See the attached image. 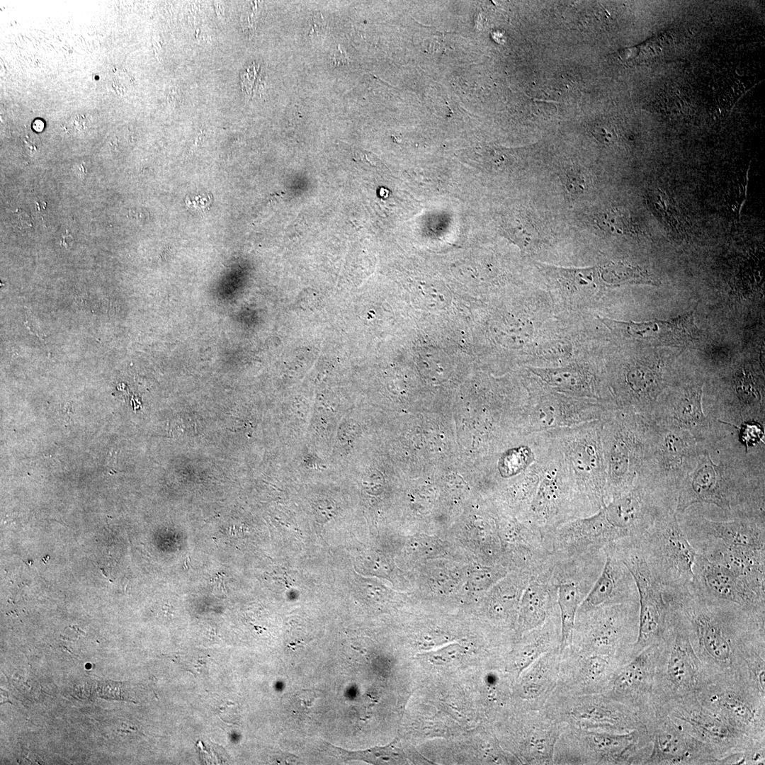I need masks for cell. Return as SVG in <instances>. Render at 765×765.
<instances>
[{
  "label": "cell",
  "instance_id": "cell-1",
  "mask_svg": "<svg viewBox=\"0 0 765 765\" xmlns=\"http://www.w3.org/2000/svg\"><path fill=\"white\" fill-rule=\"evenodd\" d=\"M664 593L683 617L706 677L738 675L745 658L765 648V614L708 599L693 585Z\"/></svg>",
  "mask_w": 765,
  "mask_h": 765
},
{
  "label": "cell",
  "instance_id": "cell-2",
  "mask_svg": "<svg viewBox=\"0 0 765 765\" xmlns=\"http://www.w3.org/2000/svg\"><path fill=\"white\" fill-rule=\"evenodd\" d=\"M696 462L680 486L676 513L682 514L697 504H713L733 518L764 516V465L750 458L727 453L714 463L710 450L699 445Z\"/></svg>",
  "mask_w": 765,
  "mask_h": 765
},
{
  "label": "cell",
  "instance_id": "cell-3",
  "mask_svg": "<svg viewBox=\"0 0 765 765\" xmlns=\"http://www.w3.org/2000/svg\"><path fill=\"white\" fill-rule=\"evenodd\" d=\"M653 432L650 418L631 411L616 409L604 419L607 503L630 489L640 475Z\"/></svg>",
  "mask_w": 765,
  "mask_h": 765
},
{
  "label": "cell",
  "instance_id": "cell-4",
  "mask_svg": "<svg viewBox=\"0 0 765 765\" xmlns=\"http://www.w3.org/2000/svg\"><path fill=\"white\" fill-rule=\"evenodd\" d=\"M651 749L645 726L619 733L566 725L555 744L554 764H645Z\"/></svg>",
  "mask_w": 765,
  "mask_h": 765
},
{
  "label": "cell",
  "instance_id": "cell-5",
  "mask_svg": "<svg viewBox=\"0 0 765 765\" xmlns=\"http://www.w3.org/2000/svg\"><path fill=\"white\" fill-rule=\"evenodd\" d=\"M638 628V601L599 606L577 613L567 647L577 653L606 655L627 663L633 659Z\"/></svg>",
  "mask_w": 765,
  "mask_h": 765
},
{
  "label": "cell",
  "instance_id": "cell-6",
  "mask_svg": "<svg viewBox=\"0 0 765 765\" xmlns=\"http://www.w3.org/2000/svg\"><path fill=\"white\" fill-rule=\"evenodd\" d=\"M669 608L668 625L659 644L655 669L656 715L662 714L669 703L696 694L706 678L683 617L670 605Z\"/></svg>",
  "mask_w": 765,
  "mask_h": 765
},
{
  "label": "cell",
  "instance_id": "cell-7",
  "mask_svg": "<svg viewBox=\"0 0 765 765\" xmlns=\"http://www.w3.org/2000/svg\"><path fill=\"white\" fill-rule=\"evenodd\" d=\"M603 421L545 431L562 455L589 516L607 503Z\"/></svg>",
  "mask_w": 765,
  "mask_h": 765
},
{
  "label": "cell",
  "instance_id": "cell-8",
  "mask_svg": "<svg viewBox=\"0 0 765 765\" xmlns=\"http://www.w3.org/2000/svg\"><path fill=\"white\" fill-rule=\"evenodd\" d=\"M635 538L664 591H681L693 585L697 552L675 510L659 517L643 535Z\"/></svg>",
  "mask_w": 765,
  "mask_h": 765
},
{
  "label": "cell",
  "instance_id": "cell-9",
  "mask_svg": "<svg viewBox=\"0 0 765 765\" xmlns=\"http://www.w3.org/2000/svg\"><path fill=\"white\" fill-rule=\"evenodd\" d=\"M626 566L635 582L639 600L638 635L632 649L635 657L646 647L659 644L668 625L670 608L664 589L650 569L635 538L608 545Z\"/></svg>",
  "mask_w": 765,
  "mask_h": 765
},
{
  "label": "cell",
  "instance_id": "cell-10",
  "mask_svg": "<svg viewBox=\"0 0 765 765\" xmlns=\"http://www.w3.org/2000/svg\"><path fill=\"white\" fill-rule=\"evenodd\" d=\"M696 696L704 707L739 732L765 742V696L739 676L706 677Z\"/></svg>",
  "mask_w": 765,
  "mask_h": 765
},
{
  "label": "cell",
  "instance_id": "cell-11",
  "mask_svg": "<svg viewBox=\"0 0 765 765\" xmlns=\"http://www.w3.org/2000/svg\"><path fill=\"white\" fill-rule=\"evenodd\" d=\"M662 713L677 721L688 732L703 742L718 764H733L740 754L764 744L739 732L718 714L704 707L696 694L667 704Z\"/></svg>",
  "mask_w": 765,
  "mask_h": 765
},
{
  "label": "cell",
  "instance_id": "cell-12",
  "mask_svg": "<svg viewBox=\"0 0 765 765\" xmlns=\"http://www.w3.org/2000/svg\"><path fill=\"white\" fill-rule=\"evenodd\" d=\"M615 409L612 403L565 394L536 380L522 414L523 431L540 432L602 420Z\"/></svg>",
  "mask_w": 765,
  "mask_h": 765
},
{
  "label": "cell",
  "instance_id": "cell-13",
  "mask_svg": "<svg viewBox=\"0 0 765 765\" xmlns=\"http://www.w3.org/2000/svg\"><path fill=\"white\" fill-rule=\"evenodd\" d=\"M543 708L555 720L583 729L622 733L645 726L633 710L603 693L554 691Z\"/></svg>",
  "mask_w": 765,
  "mask_h": 765
},
{
  "label": "cell",
  "instance_id": "cell-14",
  "mask_svg": "<svg viewBox=\"0 0 765 765\" xmlns=\"http://www.w3.org/2000/svg\"><path fill=\"white\" fill-rule=\"evenodd\" d=\"M699 450V444L688 431L654 423L652 441L639 477L676 502L681 482L695 465Z\"/></svg>",
  "mask_w": 765,
  "mask_h": 765
},
{
  "label": "cell",
  "instance_id": "cell-15",
  "mask_svg": "<svg viewBox=\"0 0 765 765\" xmlns=\"http://www.w3.org/2000/svg\"><path fill=\"white\" fill-rule=\"evenodd\" d=\"M676 509V502L639 477L628 491L601 509L617 540L643 535L665 513Z\"/></svg>",
  "mask_w": 765,
  "mask_h": 765
},
{
  "label": "cell",
  "instance_id": "cell-16",
  "mask_svg": "<svg viewBox=\"0 0 765 765\" xmlns=\"http://www.w3.org/2000/svg\"><path fill=\"white\" fill-rule=\"evenodd\" d=\"M553 559L552 577L557 587L561 620L560 650L568 647L577 611L600 575L605 562L604 549L567 558Z\"/></svg>",
  "mask_w": 765,
  "mask_h": 765
},
{
  "label": "cell",
  "instance_id": "cell-17",
  "mask_svg": "<svg viewBox=\"0 0 765 765\" xmlns=\"http://www.w3.org/2000/svg\"><path fill=\"white\" fill-rule=\"evenodd\" d=\"M659 644L650 645L623 665L603 693L633 710L647 725L656 718L654 675Z\"/></svg>",
  "mask_w": 765,
  "mask_h": 765
},
{
  "label": "cell",
  "instance_id": "cell-18",
  "mask_svg": "<svg viewBox=\"0 0 765 765\" xmlns=\"http://www.w3.org/2000/svg\"><path fill=\"white\" fill-rule=\"evenodd\" d=\"M565 725L543 708L518 709V714L507 726V739L521 763L554 764L555 744Z\"/></svg>",
  "mask_w": 765,
  "mask_h": 765
},
{
  "label": "cell",
  "instance_id": "cell-19",
  "mask_svg": "<svg viewBox=\"0 0 765 765\" xmlns=\"http://www.w3.org/2000/svg\"><path fill=\"white\" fill-rule=\"evenodd\" d=\"M681 528L694 548L704 545L765 550V519L733 518L714 521L699 511L688 509Z\"/></svg>",
  "mask_w": 765,
  "mask_h": 765
},
{
  "label": "cell",
  "instance_id": "cell-20",
  "mask_svg": "<svg viewBox=\"0 0 765 765\" xmlns=\"http://www.w3.org/2000/svg\"><path fill=\"white\" fill-rule=\"evenodd\" d=\"M645 727L652 749L645 764H718L710 749L669 715L657 716Z\"/></svg>",
  "mask_w": 765,
  "mask_h": 765
},
{
  "label": "cell",
  "instance_id": "cell-21",
  "mask_svg": "<svg viewBox=\"0 0 765 765\" xmlns=\"http://www.w3.org/2000/svg\"><path fill=\"white\" fill-rule=\"evenodd\" d=\"M693 572V587L704 596L765 614V591L756 588L726 567L697 552Z\"/></svg>",
  "mask_w": 765,
  "mask_h": 765
},
{
  "label": "cell",
  "instance_id": "cell-22",
  "mask_svg": "<svg viewBox=\"0 0 765 765\" xmlns=\"http://www.w3.org/2000/svg\"><path fill=\"white\" fill-rule=\"evenodd\" d=\"M561 652L559 676L554 691L572 695L603 693L625 663L601 654H579L566 647Z\"/></svg>",
  "mask_w": 765,
  "mask_h": 765
},
{
  "label": "cell",
  "instance_id": "cell-23",
  "mask_svg": "<svg viewBox=\"0 0 765 765\" xmlns=\"http://www.w3.org/2000/svg\"><path fill=\"white\" fill-rule=\"evenodd\" d=\"M703 382H691L667 404L656 405L649 417L654 424L688 431L698 444L706 445L716 437L715 421L706 416L702 407Z\"/></svg>",
  "mask_w": 765,
  "mask_h": 765
},
{
  "label": "cell",
  "instance_id": "cell-24",
  "mask_svg": "<svg viewBox=\"0 0 765 765\" xmlns=\"http://www.w3.org/2000/svg\"><path fill=\"white\" fill-rule=\"evenodd\" d=\"M543 538L554 559L600 551L617 540L600 510L591 516L568 521Z\"/></svg>",
  "mask_w": 765,
  "mask_h": 765
},
{
  "label": "cell",
  "instance_id": "cell-25",
  "mask_svg": "<svg viewBox=\"0 0 765 765\" xmlns=\"http://www.w3.org/2000/svg\"><path fill=\"white\" fill-rule=\"evenodd\" d=\"M560 648L542 655L516 678L513 697L518 709L540 710L554 691L559 676Z\"/></svg>",
  "mask_w": 765,
  "mask_h": 765
},
{
  "label": "cell",
  "instance_id": "cell-26",
  "mask_svg": "<svg viewBox=\"0 0 765 765\" xmlns=\"http://www.w3.org/2000/svg\"><path fill=\"white\" fill-rule=\"evenodd\" d=\"M604 551L605 562L601 572L577 612L602 605L639 601L637 586L628 569L608 545Z\"/></svg>",
  "mask_w": 765,
  "mask_h": 765
},
{
  "label": "cell",
  "instance_id": "cell-27",
  "mask_svg": "<svg viewBox=\"0 0 765 765\" xmlns=\"http://www.w3.org/2000/svg\"><path fill=\"white\" fill-rule=\"evenodd\" d=\"M552 564L533 578L522 594L516 623V639L541 625L558 607Z\"/></svg>",
  "mask_w": 765,
  "mask_h": 765
},
{
  "label": "cell",
  "instance_id": "cell-28",
  "mask_svg": "<svg viewBox=\"0 0 765 765\" xmlns=\"http://www.w3.org/2000/svg\"><path fill=\"white\" fill-rule=\"evenodd\" d=\"M531 371L543 384L556 391L614 404L603 391L599 377L588 366L574 363L557 368H533Z\"/></svg>",
  "mask_w": 765,
  "mask_h": 765
},
{
  "label": "cell",
  "instance_id": "cell-29",
  "mask_svg": "<svg viewBox=\"0 0 765 765\" xmlns=\"http://www.w3.org/2000/svg\"><path fill=\"white\" fill-rule=\"evenodd\" d=\"M601 322L616 335L636 339H654L665 344H682L693 339L696 327L692 314L669 321L620 322L604 318Z\"/></svg>",
  "mask_w": 765,
  "mask_h": 765
},
{
  "label": "cell",
  "instance_id": "cell-30",
  "mask_svg": "<svg viewBox=\"0 0 765 765\" xmlns=\"http://www.w3.org/2000/svg\"><path fill=\"white\" fill-rule=\"evenodd\" d=\"M511 656V670L516 678L545 653L560 647L561 620L558 607L540 626L521 635Z\"/></svg>",
  "mask_w": 765,
  "mask_h": 765
},
{
  "label": "cell",
  "instance_id": "cell-31",
  "mask_svg": "<svg viewBox=\"0 0 765 765\" xmlns=\"http://www.w3.org/2000/svg\"><path fill=\"white\" fill-rule=\"evenodd\" d=\"M327 749L338 752L339 755L345 760L360 759L373 764H397L404 761L403 752L393 744L352 752L334 747L327 746Z\"/></svg>",
  "mask_w": 765,
  "mask_h": 765
},
{
  "label": "cell",
  "instance_id": "cell-32",
  "mask_svg": "<svg viewBox=\"0 0 765 765\" xmlns=\"http://www.w3.org/2000/svg\"><path fill=\"white\" fill-rule=\"evenodd\" d=\"M600 280L607 285H619L627 283H653L648 276L638 268L620 263H611L597 267Z\"/></svg>",
  "mask_w": 765,
  "mask_h": 765
},
{
  "label": "cell",
  "instance_id": "cell-33",
  "mask_svg": "<svg viewBox=\"0 0 765 765\" xmlns=\"http://www.w3.org/2000/svg\"><path fill=\"white\" fill-rule=\"evenodd\" d=\"M735 429L739 430V440L744 445L745 451L756 446L764 438V425L757 422H745Z\"/></svg>",
  "mask_w": 765,
  "mask_h": 765
},
{
  "label": "cell",
  "instance_id": "cell-34",
  "mask_svg": "<svg viewBox=\"0 0 765 765\" xmlns=\"http://www.w3.org/2000/svg\"><path fill=\"white\" fill-rule=\"evenodd\" d=\"M463 654H464V647L458 644H453L437 651L420 654L419 656L426 658L431 664L442 665L452 662Z\"/></svg>",
  "mask_w": 765,
  "mask_h": 765
},
{
  "label": "cell",
  "instance_id": "cell-35",
  "mask_svg": "<svg viewBox=\"0 0 765 765\" xmlns=\"http://www.w3.org/2000/svg\"><path fill=\"white\" fill-rule=\"evenodd\" d=\"M604 224L613 232H623L630 230L629 217L619 210H612L604 217Z\"/></svg>",
  "mask_w": 765,
  "mask_h": 765
},
{
  "label": "cell",
  "instance_id": "cell-36",
  "mask_svg": "<svg viewBox=\"0 0 765 765\" xmlns=\"http://www.w3.org/2000/svg\"><path fill=\"white\" fill-rule=\"evenodd\" d=\"M188 198H189L188 197ZM186 203L187 205H188L190 206L193 205L196 208L203 210V209L207 208V206L208 205V203L210 202H209V198L208 197L205 198V197L196 196L193 198H190L189 200L186 199Z\"/></svg>",
  "mask_w": 765,
  "mask_h": 765
},
{
  "label": "cell",
  "instance_id": "cell-37",
  "mask_svg": "<svg viewBox=\"0 0 765 765\" xmlns=\"http://www.w3.org/2000/svg\"><path fill=\"white\" fill-rule=\"evenodd\" d=\"M16 215H17V222H18V224L19 225V227L27 229V228H29V227H30L32 226V222H31L30 217L28 216V215L26 212H25L22 211V210H18L16 212Z\"/></svg>",
  "mask_w": 765,
  "mask_h": 765
},
{
  "label": "cell",
  "instance_id": "cell-38",
  "mask_svg": "<svg viewBox=\"0 0 765 765\" xmlns=\"http://www.w3.org/2000/svg\"><path fill=\"white\" fill-rule=\"evenodd\" d=\"M348 61V58L340 48V45L338 46L337 52L334 56V62L335 64H344Z\"/></svg>",
  "mask_w": 765,
  "mask_h": 765
},
{
  "label": "cell",
  "instance_id": "cell-39",
  "mask_svg": "<svg viewBox=\"0 0 765 765\" xmlns=\"http://www.w3.org/2000/svg\"><path fill=\"white\" fill-rule=\"evenodd\" d=\"M23 144H24L25 149L27 151H28L30 152V154H33V153L36 152V151L38 149V145L36 141L32 140V142L30 143V139L28 137H26L23 139Z\"/></svg>",
  "mask_w": 765,
  "mask_h": 765
},
{
  "label": "cell",
  "instance_id": "cell-40",
  "mask_svg": "<svg viewBox=\"0 0 765 765\" xmlns=\"http://www.w3.org/2000/svg\"><path fill=\"white\" fill-rule=\"evenodd\" d=\"M323 18L320 16H315V18H312V24L311 26L310 33H312L314 31L323 28Z\"/></svg>",
  "mask_w": 765,
  "mask_h": 765
},
{
  "label": "cell",
  "instance_id": "cell-41",
  "mask_svg": "<svg viewBox=\"0 0 765 765\" xmlns=\"http://www.w3.org/2000/svg\"><path fill=\"white\" fill-rule=\"evenodd\" d=\"M33 128L36 131H41L43 129L44 123L41 120H36L33 123Z\"/></svg>",
  "mask_w": 765,
  "mask_h": 765
}]
</instances>
